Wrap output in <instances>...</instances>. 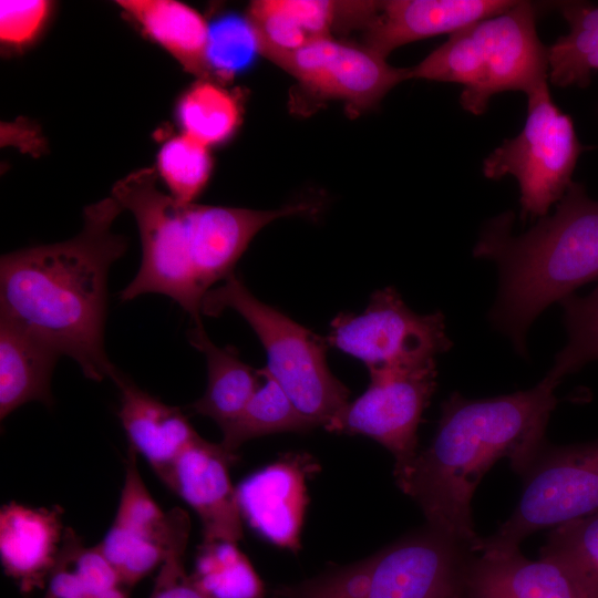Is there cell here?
<instances>
[{
	"mask_svg": "<svg viewBox=\"0 0 598 598\" xmlns=\"http://www.w3.org/2000/svg\"><path fill=\"white\" fill-rule=\"evenodd\" d=\"M123 208L112 197L85 207L81 231L65 241L1 256L0 315L25 327L85 378L112 379L117 368L104 348L107 275L127 249L112 230Z\"/></svg>",
	"mask_w": 598,
	"mask_h": 598,
	"instance_id": "cell-1",
	"label": "cell"
},
{
	"mask_svg": "<svg viewBox=\"0 0 598 598\" xmlns=\"http://www.w3.org/2000/svg\"><path fill=\"white\" fill-rule=\"evenodd\" d=\"M558 383L547 373L525 391L477 400L454 392L442 403L435 435L417 453L401 489L420 506L426 524L472 548L480 537L471 507L477 485L502 457L526 474L546 444Z\"/></svg>",
	"mask_w": 598,
	"mask_h": 598,
	"instance_id": "cell-2",
	"label": "cell"
},
{
	"mask_svg": "<svg viewBox=\"0 0 598 598\" xmlns=\"http://www.w3.org/2000/svg\"><path fill=\"white\" fill-rule=\"evenodd\" d=\"M513 219L505 213L489 220L473 255L496 262L499 288L489 319L524 352L529 326L548 306L598 279V200L573 182L555 213L528 231L512 235Z\"/></svg>",
	"mask_w": 598,
	"mask_h": 598,
	"instance_id": "cell-3",
	"label": "cell"
},
{
	"mask_svg": "<svg viewBox=\"0 0 598 598\" xmlns=\"http://www.w3.org/2000/svg\"><path fill=\"white\" fill-rule=\"evenodd\" d=\"M536 17L532 2L517 1L474 22L410 68V79L461 84L460 104L474 115L483 114L495 94H527L549 75L548 50L537 35Z\"/></svg>",
	"mask_w": 598,
	"mask_h": 598,
	"instance_id": "cell-4",
	"label": "cell"
},
{
	"mask_svg": "<svg viewBox=\"0 0 598 598\" xmlns=\"http://www.w3.org/2000/svg\"><path fill=\"white\" fill-rule=\"evenodd\" d=\"M471 546L425 523L377 553L267 598H452L462 592Z\"/></svg>",
	"mask_w": 598,
	"mask_h": 598,
	"instance_id": "cell-5",
	"label": "cell"
},
{
	"mask_svg": "<svg viewBox=\"0 0 598 598\" xmlns=\"http://www.w3.org/2000/svg\"><path fill=\"white\" fill-rule=\"evenodd\" d=\"M226 309L236 311L255 331L266 351L265 371L312 429L324 427L349 403V389L327 364L326 338L258 300L235 272L210 289L202 303V315L208 317Z\"/></svg>",
	"mask_w": 598,
	"mask_h": 598,
	"instance_id": "cell-6",
	"label": "cell"
},
{
	"mask_svg": "<svg viewBox=\"0 0 598 598\" xmlns=\"http://www.w3.org/2000/svg\"><path fill=\"white\" fill-rule=\"evenodd\" d=\"M111 196L133 214L142 243L141 266L118 293L120 300L164 295L189 315L194 326H203L202 303L207 292L198 275L189 204L163 193L156 184V172L150 167L117 181Z\"/></svg>",
	"mask_w": 598,
	"mask_h": 598,
	"instance_id": "cell-7",
	"label": "cell"
},
{
	"mask_svg": "<svg viewBox=\"0 0 598 598\" xmlns=\"http://www.w3.org/2000/svg\"><path fill=\"white\" fill-rule=\"evenodd\" d=\"M527 95L520 133L505 140L483 162L489 179L514 176L519 186L522 218L544 217L561 199L582 151L573 120L554 103L548 82Z\"/></svg>",
	"mask_w": 598,
	"mask_h": 598,
	"instance_id": "cell-8",
	"label": "cell"
},
{
	"mask_svg": "<svg viewBox=\"0 0 598 598\" xmlns=\"http://www.w3.org/2000/svg\"><path fill=\"white\" fill-rule=\"evenodd\" d=\"M517 507L497 532L478 537L472 551L511 549L533 533L598 511V441L545 444L526 472Z\"/></svg>",
	"mask_w": 598,
	"mask_h": 598,
	"instance_id": "cell-9",
	"label": "cell"
},
{
	"mask_svg": "<svg viewBox=\"0 0 598 598\" xmlns=\"http://www.w3.org/2000/svg\"><path fill=\"white\" fill-rule=\"evenodd\" d=\"M324 338L369 373L423 365L452 346L441 311L419 315L391 287L373 292L363 312L337 316Z\"/></svg>",
	"mask_w": 598,
	"mask_h": 598,
	"instance_id": "cell-10",
	"label": "cell"
},
{
	"mask_svg": "<svg viewBox=\"0 0 598 598\" xmlns=\"http://www.w3.org/2000/svg\"><path fill=\"white\" fill-rule=\"evenodd\" d=\"M435 361L411 368L369 373L367 390L341 409L324 426L328 432L363 435L394 457L400 489L417 456V427L436 388Z\"/></svg>",
	"mask_w": 598,
	"mask_h": 598,
	"instance_id": "cell-11",
	"label": "cell"
},
{
	"mask_svg": "<svg viewBox=\"0 0 598 598\" xmlns=\"http://www.w3.org/2000/svg\"><path fill=\"white\" fill-rule=\"evenodd\" d=\"M322 100H340L352 114L368 111L399 83L410 68H395L363 45L326 37L291 52L264 54Z\"/></svg>",
	"mask_w": 598,
	"mask_h": 598,
	"instance_id": "cell-12",
	"label": "cell"
},
{
	"mask_svg": "<svg viewBox=\"0 0 598 598\" xmlns=\"http://www.w3.org/2000/svg\"><path fill=\"white\" fill-rule=\"evenodd\" d=\"M320 466L306 452H289L236 487L243 519L270 544L298 553L309 497L307 481Z\"/></svg>",
	"mask_w": 598,
	"mask_h": 598,
	"instance_id": "cell-13",
	"label": "cell"
},
{
	"mask_svg": "<svg viewBox=\"0 0 598 598\" xmlns=\"http://www.w3.org/2000/svg\"><path fill=\"white\" fill-rule=\"evenodd\" d=\"M168 513L148 492L128 446L125 478L113 523L96 547L128 588L162 565L169 536Z\"/></svg>",
	"mask_w": 598,
	"mask_h": 598,
	"instance_id": "cell-14",
	"label": "cell"
},
{
	"mask_svg": "<svg viewBox=\"0 0 598 598\" xmlns=\"http://www.w3.org/2000/svg\"><path fill=\"white\" fill-rule=\"evenodd\" d=\"M237 461V454L221 443L198 435L173 464L165 486L197 514L202 543H238L244 538V519L229 474Z\"/></svg>",
	"mask_w": 598,
	"mask_h": 598,
	"instance_id": "cell-15",
	"label": "cell"
},
{
	"mask_svg": "<svg viewBox=\"0 0 598 598\" xmlns=\"http://www.w3.org/2000/svg\"><path fill=\"white\" fill-rule=\"evenodd\" d=\"M512 0L375 1L364 21L362 45L383 59L395 49L437 34H452L512 8Z\"/></svg>",
	"mask_w": 598,
	"mask_h": 598,
	"instance_id": "cell-16",
	"label": "cell"
},
{
	"mask_svg": "<svg viewBox=\"0 0 598 598\" xmlns=\"http://www.w3.org/2000/svg\"><path fill=\"white\" fill-rule=\"evenodd\" d=\"M60 506L29 507L17 502L0 511V559L22 594L44 589L63 539Z\"/></svg>",
	"mask_w": 598,
	"mask_h": 598,
	"instance_id": "cell-17",
	"label": "cell"
},
{
	"mask_svg": "<svg viewBox=\"0 0 598 598\" xmlns=\"http://www.w3.org/2000/svg\"><path fill=\"white\" fill-rule=\"evenodd\" d=\"M111 380L120 391L117 415L128 446L148 462L165 484L177 456L198 433L181 408L142 390L121 370Z\"/></svg>",
	"mask_w": 598,
	"mask_h": 598,
	"instance_id": "cell-18",
	"label": "cell"
},
{
	"mask_svg": "<svg viewBox=\"0 0 598 598\" xmlns=\"http://www.w3.org/2000/svg\"><path fill=\"white\" fill-rule=\"evenodd\" d=\"M462 598H581L555 564L530 560L519 547L473 553L463 579Z\"/></svg>",
	"mask_w": 598,
	"mask_h": 598,
	"instance_id": "cell-19",
	"label": "cell"
},
{
	"mask_svg": "<svg viewBox=\"0 0 598 598\" xmlns=\"http://www.w3.org/2000/svg\"><path fill=\"white\" fill-rule=\"evenodd\" d=\"M60 354L13 319L0 315V417L31 401L51 406V377Z\"/></svg>",
	"mask_w": 598,
	"mask_h": 598,
	"instance_id": "cell-20",
	"label": "cell"
},
{
	"mask_svg": "<svg viewBox=\"0 0 598 598\" xmlns=\"http://www.w3.org/2000/svg\"><path fill=\"white\" fill-rule=\"evenodd\" d=\"M343 1L257 0L247 19L255 30L259 54L291 52L326 37L341 25Z\"/></svg>",
	"mask_w": 598,
	"mask_h": 598,
	"instance_id": "cell-21",
	"label": "cell"
},
{
	"mask_svg": "<svg viewBox=\"0 0 598 598\" xmlns=\"http://www.w3.org/2000/svg\"><path fill=\"white\" fill-rule=\"evenodd\" d=\"M143 31L198 80H213L207 49L209 25L200 13L175 0L116 1Z\"/></svg>",
	"mask_w": 598,
	"mask_h": 598,
	"instance_id": "cell-22",
	"label": "cell"
},
{
	"mask_svg": "<svg viewBox=\"0 0 598 598\" xmlns=\"http://www.w3.org/2000/svg\"><path fill=\"white\" fill-rule=\"evenodd\" d=\"M188 339L207 363L206 390L188 409L212 419L221 430L239 415L260 386V370L243 362L234 348L215 346L203 326H194Z\"/></svg>",
	"mask_w": 598,
	"mask_h": 598,
	"instance_id": "cell-23",
	"label": "cell"
},
{
	"mask_svg": "<svg viewBox=\"0 0 598 598\" xmlns=\"http://www.w3.org/2000/svg\"><path fill=\"white\" fill-rule=\"evenodd\" d=\"M44 589L43 598H130V588L96 545L86 546L70 527Z\"/></svg>",
	"mask_w": 598,
	"mask_h": 598,
	"instance_id": "cell-24",
	"label": "cell"
},
{
	"mask_svg": "<svg viewBox=\"0 0 598 598\" xmlns=\"http://www.w3.org/2000/svg\"><path fill=\"white\" fill-rule=\"evenodd\" d=\"M569 32L548 50V81L554 85L587 86L598 70V6L580 1L560 4Z\"/></svg>",
	"mask_w": 598,
	"mask_h": 598,
	"instance_id": "cell-25",
	"label": "cell"
},
{
	"mask_svg": "<svg viewBox=\"0 0 598 598\" xmlns=\"http://www.w3.org/2000/svg\"><path fill=\"white\" fill-rule=\"evenodd\" d=\"M238 543H202L190 574L207 598H267L268 590Z\"/></svg>",
	"mask_w": 598,
	"mask_h": 598,
	"instance_id": "cell-26",
	"label": "cell"
},
{
	"mask_svg": "<svg viewBox=\"0 0 598 598\" xmlns=\"http://www.w3.org/2000/svg\"><path fill=\"white\" fill-rule=\"evenodd\" d=\"M539 558L558 566L581 598H598V511L553 527Z\"/></svg>",
	"mask_w": 598,
	"mask_h": 598,
	"instance_id": "cell-27",
	"label": "cell"
},
{
	"mask_svg": "<svg viewBox=\"0 0 598 598\" xmlns=\"http://www.w3.org/2000/svg\"><path fill=\"white\" fill-rule=\"evenodd\" d=\"M259 370L264 384H260L239 415L221 429L220 443L233 453L243 443L262 435L312 430L279 384L264 368Z\"/></svg>",
	"mask_w": 598,
	"mask_h": 598,
	"instance_id": "cell-28",
	"label": "cell"
},
{
	"mask_svg": "<svg viewBox=\"0 0 598 598\" xmlns=\"http://www.w3.org/2000/svg\"><path fill=\"white\" fill-rule=\"evenodd\" d=\"M176 116L182 133L210 147L235 133L240 110L235 96L220 84L198 80L181 96Z\"/></svg>",
	"mask_w": 598,
	"mask_h": 598,
	"instance_id": "cell-29",
	"label": "cell"
},
{
	"mask_svg": "<svg viewBox=\"0 0 598 598\" xmlns=\"http://www.w3.org/2000/svg\"><path fill=\"white\" fill-rule=\"evenodd\" d=\"M156 166L169 195L192 204L209 181L213 158L208 146L182 133L162 145Z\"/></svg>",
	"mask_w": 598,
	"mask_h": 598,
	"instance_id": "cell-30",
	"label": "cell"
},
{
	"mask_svg": "<svg viewBox=\"0 0 598 598\" xmlns=\"http://www.w3.org/2000/svg\"><path fill=\"white\" fill-rule=\"evenodd\" d=\"M567 343L549 370L560 381L590 361L598 360V287L585 297L569 296L560 301Z\"/></svg>",
	"mask_w": 598,
	"mask_h": 598,
	"instance_id": "cell-31",
	"label": "cell"
},
{
	"mask_svg": "<svg viewBox=\"0 0 598 598\" xmlns=\"http://www.w3.org/2000/svg\"><path fill=\"white\" fill-rule=\"evenodd\" d=\"M258 40L247 18L227 17L209 27L207 60L214 82H227L249 65Z\"/></svg>",
	"mask_w": 598,
	"mask_h": 598,
	"instance_id": "cell-32",
	"label": "cell"
},
{
	"mask_svg": "<svg viewBox=\"0 0 598 598\" xmlns=\"http://www.w3.org/2000/svg\"><path fill=\"white\" fill-rule=\"evenodd\" d=\"M169 536L166 553L154 579L150 598H207L185 568V553L190 533L188 514L174 507L168 511Z\"/></svg>",
	"mask_w": 598,
	"mask_h": 598,
	"instance_id": "cell-33",
	"label": "cell"
},
{
	"mask_svg": "<svg viewBox=\"0 0 598 598\" xmlns=\"http://www.w3.org/2000/svg\"><path fill=\"white\" fill-rule=\"evenodd\" d=\"M51 7L44 0H1V42L11 48L31 43L47 22Z\"/></svg>",
	"mask_w": 598,
	"mask_h": 598,
	"instance_id": "cell-34",
	"label": "cell"
},
{
	"mask_svg": "<svg viewBox=\"0 0 598 598\" xmlns=\"http://www.w3.org/2000/svg\"><path fill=\"white\" fill-rule=\"evenodd\" d=\"M452 598H462V592L453 596Z\"/></svg>",
	"mask_w": 598,
	"mask_h": 598,
	"instance_id": "cell-35",
	"label": "cell"
}]
</instances>
